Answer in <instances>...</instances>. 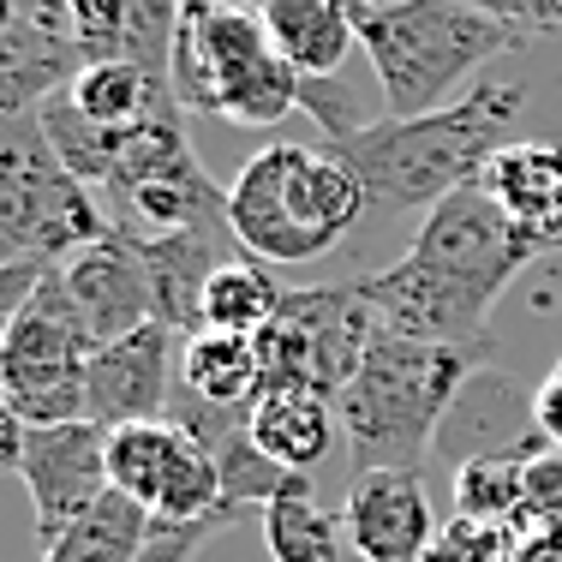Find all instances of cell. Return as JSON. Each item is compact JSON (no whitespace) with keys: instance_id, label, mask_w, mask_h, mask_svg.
I'll return each instance as SVG.
<instances>
[{"instance_id":"obj_13","label":"cell","mask_w":562,"mask_h":562,"mask_svg":"<svg viewBox=\"0 0 562 562\" xmlns=\"http://www.w3.org/2000/svg\"><path fill=\"white\" fill-rule=\"evenodd\" d=\"M341 527L359 562H425L437 539L425 473H353Z\"/></svg>"},{"instance_id":"obj_24","label":"cell","mask_w":562,"mask_h":562,"mask_svg":"<svg viewBox=\"0 0 562 562\" xmlns=\"http://www.w3.org/2000/svg\"><path fill=\"white\" fill-rule=\"evenodd\" d=\"M341 539H347L341 515H329L317 503L312 479L263 508V551H270V562H336Z\"/></svg>"},{"instance_id":"obj_12","label":"cell","mask_w":562,"mask_h":562,"mask_svg":"<svg viewBox=\"0 0 562 562\" xmlns=\"http://www.w3.org/2000/svg\"><path fill=\"white\" fill-rule=\"evenodd\" d=\"M180 341L168 324H144L120 341H102L90 353V419L97 425H138L168 419V401L180 390Z\"/></svg>"},{"instance_id":"obj_18","label":"cell","mask_w":562,"mask_h":562,"mask_svg":"<svg viewBox=\"0 0 562 562\" xmlns=\"http://www.w3.org/2000/svg\"><path fill=\"white\" fill-rule=\"evenodd\" d=\"M336 401L329 395H305V390H263L251 401V437L258 449L281 461L288 473H312L336 443Z\"/></svg>"},{"instance_id":"obj_23","label":"cell","mask_w":562,"mask_h":562,"mask_svg":"<svg viewBox=\"0 0 562 562\" xmlns=\"http://www.w3.org/2000/svg\"><path fill=\"white\" fill-rule=\"evenodd\" d=\"M288 288L270 276V263H258L251 251H234L204 288V329H227V336H258L270 329V317L281 312Z\"/></svg>"},{"instance_id":"obj_31","label":"cell","mask_w":562,"mask_h":562,"mask_svg":"<svg viewBox=\"0 0 562 562\" xmlns=\"http://www.w3.org/2000/svg\"><path fill=\"white\" fill-rule=\"evenodd\" d=\"M520 551L515 562H562V527H515Z\"/></svg>"},{"instance_id":"obj_16","label":"cell","mask_w":562,"mask_h":562,"mask_svg":"<svg viewBox=\"0 0 562 562\" xmlns=\"http://www.w3.org/2000/svg\"><path fill=\"white\" fill-rule=\"evenodd\" d=\"M479 186L539 251L562 246V138H515Z\"/></svg>"},{"instance_id":"obj_22","label":"cell","mask_w":562,"mask_h":562,"mask_svg":"<svg viewBox=\"0 0 562 562\" xmlns=\"http://www.w3.org/2000/svg\"><path fill=\"white\" fill-rule=\"evenodd\" d=\"M156 539V515L144 503L109 491L85 520L60 532L55 544H43V562H138Z\"/></svg>"},{"instance_id":"obj_3","label":"cell","mask_w":562,"mask_h":562,"mask_svg":"<svg viewBox=\"0 0 562 562\" xmlns=\"http://www.w3.org/2000/svg\"><path fill=\"white\" fill-rule=\"evenodd\" d=\"M485 359L491 341H419L390 329L336 395L341 437L359 473H425L437 431L454 401L473 390Z\"/></svg>"},{"instance_id":"obj_9","label":"cell","mask_w":562,"mask_h":562,"mask_svg":"<svg viewBox=\"0 0 562 562\" xmlns=\"http://www.w3.org/2000/svg\"><path fill=\"white\" fill-rule=\"evenodd\" d=\"M383 336L390 324L359 293V276L329 288H288L270 329H258L263 390H305L336 401Z\"/></svg>"},{"instance_id":"obj_10","label":"cell","mask_w":562,"mask_h":562,"mask_svg":"<svg viewBox=\"0 0 562 562\" xmlns=\"http://www.w3.org/2000/svg\"><path fill=\"white\" fill-rule=\"evenodd\" d=\"M109 485L144 503L162 527H234L222 508V467L186 419H138L109 431Z\"/></svg>"},{"instance_id":"obj_30","label":"cell","mask_w":562,"mask_h":562,"mask_svg":"<svg viewBox=\"0 0 562 562\" xmlns=\"http://www.w3.org/2000/svg\"><path fill=\"white\" fill-rule=\"evenodd\" d=\"M527 413H532V431H539L551 449H562V366L539 383V390H532Z\"/></svg>"},{"instance_id":"obj_28","label":"cell","mask_w":562,"mask_h":562,"mask_svg":"<svg viewBox=\"0 0 562 562\" xmlns=\"http://www.w3.org/2000/svg\"><path fill=\"white\" fill-rule=\"evenodd\" d=\"M479 12H491V19L515 24L520 36L532 31H562V0H473Z\"/></svg>"},{"instance_id":"obj_7","label":"cell","mask_w":562,"mask_h":562,"mask_svg":"<svg viewBox=\"0 0 562 562\" xmlns=\"http://www.w3.org/2000/svg\"><path fill=\"white\" fill-rule=\"evenodd\" d=\"M109 234L102 198L48 144L43 114H7L0 132V246L7 263H66Z\"/></svg>"},{"instance_id":"obj_27","label":"cell","mask_w":562,"mask_h":562,"mask_svg":"<svg viewBox=\"0 0 562 562\" xmlns=\"http://www.w3.org/2000/svg\"><path fill=\"white\" fill-rule=\"evenodd\" d=\"M515 527H562V449L544 443L527 461V503H520Z\"/></svg>"},{"instance_id":"obj_11","label":"cell","mask_w":562,"mask_h":562,"mask_svg":"<svg viewBox=\"0 0 562 562\" xmlns=\"http://www.w3.org/2000/svg\"><path fill=\"white\" fill-rule=\"evenodd\" d=\"M36 503V539L55 544L72 520H85L90 508L109 497V425L72 419V425H31L19 449V467Z\"/></svg>"},{"instance_id":"obj_5","label":"cell","mask_w":562,"mask_h":562,"mask_svg":"<svg viewBox=\"0 0 562 562\" xmlns=\"http://www.w3.org/2000/svg\"><path fill=\"white\" fill-rule=\"evenodd\" d=\"M359 48L383 85L390 114H431L467 72L491 66L527 36L515 24L479 12L473 0H395V7H353Z\"/></svg>"},{"instance_id":"obj_20","label":"cell","mask_w":562,"mask_h":562,"mask_svg":"<svg viewBox=\"0 0 562 562\" xmlns=\"http://www.w3.org/2000/svg\"><path fill=\"white\" fill-rule=\"evenodd\" d=\"M66 102H72L90 126H102V132H132V126H144V120L180 109V97H173L168 85H156L144 66H132L120 55L114 60H90L85 72L72 78Z\"/></svg>"},{"instance_id":"obj_32","label":"cell","mask_w":562,"mask_h":562,"mask_svg":"<svg viewBox=\"0 0 562 562\" xmlns=\"http://www.w3.org/2000/svg\"><path fill=\"white\" fill-rule=\"evenodd\" d=\"M222 7H258V0H222Z\"/></svg>"},{"instance_id":"obj_29","label":"cell","mask_w":562,"mask_h":562,"mask_svg":"<svg viewBox=\"0 0 562 562\" xmlns=\"http://www.w3.org/2000/svg\"><path fill=\"white\" fill-rule=\"evenodd\" d=\"M222 527H162L156 520V539H150V551H144L138 562H192V551L204 539H216Z\"/></svg>"},{"instance_id":"obj_25","label":"cell","mask_w":562,"mask_h":562,"mask_svg":"<svg viewBox=\"0 0 562 562\" xmlns=\"http://www.w3.org/2000/svg\"><path fill=\"white\" fill-rule=\"evenodd\" d=\"M520 551V532L497 527V520H473V515H454L437 527L431 557L425 562H515Z\"/></svg>"},{"instance_id":"obj_2","label":"cell","mask_w":562,"mask_h":562,"mask_svg":"<svg viewBox=\"0 0 562 562\" xmlns=\"http://www.w3.org/2000/svg\"><path fill=\"white\" fill-rule=\"evenodd\" d=\"M527 114V90L508 78H479L461 102H443L431 114H390L366 132L329 144L366 180L371 216H431L461 186H479L485 168L515 144V120Z\"/></svg>"},{"instance_id":"obj_33","label":"cell","mask_w":562,"mask_h":562,"mask_svg":"<svg viewBox=\"0 0 562 562\" xmlns=\"http://www.w3.org/2000/svg\"><path fill=\"white\" fill-rule=\"evenodd\" d=\"M366 7H395V0H366Z\"/></svg>"},{"instance_id":"obj_15","label":"cell","mask_w":562,"mask_h":562,"mask_svg":"<svg viewBox=\"0 0 562 562\" xmlns=\"http://www.w3.org/2000/svg\"><path fill=\"white\" fill-rule=\"evenodd\" d=\"M234 251H239L234 227H186V234L138 239L156 324H168L173 336H198V329H204V288Z\"/></svg>"},{"instance_id":"obj_14","label":"cell","mask_w":562,"mask_h":562,"mask_svg":"<svg viewBox=\"0 0 562 562\" xmlns=\"http://www.w3.org/2000/svg\"><path fill=\"white\" fill-rule=\"evenodd\" d=\"M60 276H66V293H72L85 329L97 336V347L132 336V329H144V324H156L150 276H144L138 239H126V234L109 227L97 246L72 251V258L60 263Z\"/></svg>"},{"instance_id":"obj_34","label":"cell","mask_w":562,"mask_h":562,"mask_svg":"<svg viewBox=\"0 0 562 562\" xmlns=\"http://www.w3.org/2000/svg\"><path fill=\"white\" fill-rule=\"evenodd\" d=\"M258 7H263V0H258Z\"/></svg>"},{"instance_id":"obj_4","label":"cell","mask_w":562,"mask_h":562,"mask_svg":"<svg viewBox=\"0 0 562 562\" xmlns=\"http://www.w3.org/2000/svg\"><path fill=\"white\" fill-rule=\"evenodd\" d=\"M366 216L371 198L353 162L341 150L288 138L239 162V180L227 186V227L258 263H312L336 251Z\"/></svg>"},{"instance_id":"obj_8","label":"cell","mask_w":562,"mask_h":562,"mask_svg":"<svg viewBox=\"0 0 562 562\" xmlns=\"http://www.w3.org/2000/svg\"><path fill=\"white\" fill-rule=\"evenodd\" d=\"M90 353L97 336L85 329L60 263H48L31 300L7 317L0 341V407H12L24 425H72L90 419Z\"/></svg>"},{"instance_id":"obj_19","label":"cell","mask_w":562,"mask_h":562,"mask_svg":"<svg viewBox=\"0 0 562 562\" xmlns=\"http://www.w3.org/2000/svg\"><path fill=\"white\" fill-rule=\"evenodd\" d=\"M180 395L204 407H251L263 395V359L258 336H227V329H198L180 341Z\"/></svg>"},{"instance_id":"obj_17","label":"cell","mask_w":562,"mask_h":562,"mask_svg":"<svg viewBox=\"0 0 562 562\" xmlns=\"http://www.w3.org/2000/svg\"><path fill=\"white\" fill-rule=\"evenodd\" d=\"M353 7L359 0H263L258 12L288 66H300L305 78H336L347 48L359 43Z\"/></svg>"},{"instance_id":"obj_6","label":"cell","mask_w":562,"mask_h":562,"mask_svg":"<svg viewBox=\"0 0 562 562\" xmlns=\"http://www.w3.org/2000/svg\"><path fill=\"white\" fill-rule=\"evenodd\" d=\"M300 66L270 43L258 7L186 0L173 36V97L186 114H216L234 126H276L300 109Z\"/></svg>"},{"instance_id":"obj_1","label":"cell","mask_w":562,"mask_h":562,"mask_svg":"<svg viewBox=\"0 0 562 562\" xmlns=\"http://www.w3.org/2000/svg\"><path fill=\"white\" fill-rule=\"evenodd\" d=\"M532 258L539 246L491 204L485 186H461L419 222L395 263L359 276V293L395 336L491 341V305Z\"/></svg>"},{"instance_id":"obj_21","label":"cell","mask_w":562,"mask_h":562,"mask_svg":"<svg viewBox=\"0 0 562 562\" xmlns=\"http://www.w3.org/2000/svg\"><path fill=\"white\" fill-rule=\"evenodd\" d=\"M539 449L544 437H520V443H503V449L461 454V467H454V515L515 527L520 503H527V461Z\"/></svg>"},{"instance_id":"obj_26","label":"cell","mask_w":562,"mask_h":562,"mask_svg":"<svg viewBox=\"0 0 562 562\" xmlns=\"http://www.w3.org/2000/svg\"><path fill=\"white\" fill-rule=\"evenodd\" d=\"M300 109L324 126L329 144H341V138H353V132L371 126L366 109H359V97L341 85V78H300Z\"/></svg>"}]
</instances>
